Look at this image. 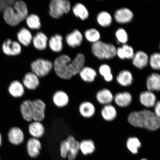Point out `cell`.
Listing matches in <instances>:
<instances>
[{
    "mask_svg": "<svg viewBox=\"0 0 160 160\" xmlns=\"http://www.w3.org/2000/svg\"><path fill=\"white\" fill-rule=\"evenodd\" d=\"M128 121L133 127L151 131H157L160 127L159 118L148 109L132 112L128 116Z\"/></svg>",
    "mask_w": 160,
    "mask_h": 160,
    "instance_id": "1",
    "label": "cell"
},
{
    "mask_svg": "<svg viewBox=\"0 0 160 160\" xmlns=\"http://www.w3.org/2000/svg\"><path fill=\"white\" fill-rule=\"evenodd\" d=\"M28 11L27 4L22 1H15L12 7L8 8L3 12L4 19L8 25L15 26L28 17Z\"/></svg>",
    "mask_w": 160,
    "mask_h": 160,
    "instance_id": "2",
    "label": "cell"
},
{
    "mask_svg": "<svg viewBox=\"0 0 160 160\" xmlns=\"http://www.w3.org/2000/svg\"><path fill=\"white\" fill-rule=\"evenodd\" d=\"M53 67L56 74L62 79L69 80L73 77L71 58L62 55L55 59Z\"/></svg>",
    "mask_w": 160,
    "mask_h": 160,
    "instance_id": "3",
    "label": "cell"
},
{
    "mask_svg": "<svg viewBox=\"0 0 160 160\" xmlns=\"http://www.w3.org/2000/svg\"><path fill=\"white\" fill-rule=\"evenodd\" d=\"M117 49L111 43L99 41L93 43L92 51L96 57L100 59H111L116 55Z\"/></svg>",
    "mask_w": 160,
    "mask_h": 160,
    "instance_id": "4",
    "label": "cell"
},
{
    "mask_svg": "<svg viewBox=\"0 0 160 160\" xmlns=\"http://www.w3.org/2000/svg\"><path fill=\"white\" fill-rule=\"evenodd\" d=\"M71 9V3L69 1L53 0L50 3L49 13L52 17L59 19L64 14L68 13Z\"/></svg>",
    "mask_w": 160,
    "mask_h": 160,
    "instance_id": "5",
    "label": "cell"
},
{
    "mask_svg": "<svg viewBox=\"0 0 160 160\" xmlns=\"http://www.w3.org/2000/svg\"><path fill=\"white\" fill-rule=\"evenodd\" d=\"M53 68V63L49 60L38 59L31 64V69L33 73L39 78L46 77L51 72Z\"/></svg>",
    "mask_w": 160,
    "mask_h": 160,
    "instance_id": "6",
    "label": "cell"
},
{
    "mask_svg": "<svg viewBox=\"0 0 160 160\" xmlns=\"http://www.w3.org/2000/svg\"><path fill=\"white\" fill-rule=\"evenodd\" d=\"M33 119L34 121H43L45 118V111L47 105L41 99L32 101Z\"/></svg>",
    "mask_w": 160,
    "mask_h": 160,
    "instance_id": "7",
    "label": "cell"
},
{
    "mask_svg": "<svg viewBox=\"0 0 160 160\" xmlns=\"http://www.w3.org/2000/svg\"><path fill=\"white\" fill-rule=\"evenodd\" d=\"M26 149L28 155L32 159L37 158L41 154L42 143L39 139L30 138L28 140Z\"/></svg>",
    "mask_w": 160,
    "mask_h": 160,
    "instance_id": "8",
    "label": "cell"
},
{
    "mask_svg": "<svg viewBox=\"0 0 160 160\" xmlns=\"http://www.w3.org/2000/svg\"><path fill=\"white\" fill-rule=\"evenodd\" d=\"M2 49L5 54L10 56L19 55L22 52L21 45L19 43L10 39H8L3 42Z\"/></svg>",
    "mask_w": 160,
    "mask_h": 160,
    "instance_id": "9",
    "label": "cell"
},
{
    "mask_svg": "<svg viewBox=\"0 0 160 160\" xmlns=\"http://www.w3.org/2000/svg\"><path fill=\"white\" fill-rule=\"evenodd\" d=\"M8 139L12 144L19 145L25 141V133L21 128L13 127L9 130L8 133Z\"/></svg>",
    "mask_w": 160,
    "mask_h": 160,
    "instance_id": "10",
    "label": "cell"
},
{
    "mask_svg": "<svg viewBox=\"0 0 160 160\" xmlns=\"http://www.w3.org/2000/svg\"><path fill=\"white\" fill-rule=\"evenodd\" d=\"M28 131L31 137L39 139L45 135V128L42 122L33 121L29 123Z\"/></svg>",
    "mask_w": 160,
    "mask_h": 160,
    "instance_id": "11",
    "label": "cell"
},
{
    "mask_svg": "<svg viewBox=\"0 0 160 160\" xmlns=\"http://www.w3.org/2000/svg\"><path fill=\"white\" fill-rule=\"evenodd\" d=\"M66 139L68 143L69 149L67 159L68 160H75L80 152L79 142L72 135L68 136Z\"/></svg>",
    "mask_w": 160,
    "mask_h": 160,
    "instance_id": "12",
    "label": "cell"
},
{
    "mask_svg": "<svg viewBox=\"0 0 160 160\" xmlns=\"http://www.w3.org/2000/svg\"><path fill=\"white\" fill-rule=\"evenodd\" d=\"M53 102L58 108H64L69 104L70 98L68 94L62 90H59L54 93L52 98Z\"/></svg>",
    "mask_w": 160,
    "mask_h": 160,
    "instance_id": "13",
    "label": "cell"
},
{
    "mask_svg": "<svg viewBox=\"0 0 160 160\" xmlns=\"http://www.w3.org/2000/svg\"><path fill=\"white\" fill-rule=\"evenodd\" d=\"M24 87L28 90L33 91L36 90L40 85L39 78L32 72L26 74L22 80Z\"/></svg>",
    "mask_w": 160,
    "mask_h": 160,
    "instance_id": "14",
    "label": "cell"
},
{
    "mask_svg": "<svg viewBox=\"0 0 160 160\" xmlns=\"http://www.w3.org/2000/svg\"><path fill=\"white\" fill-rule=\"evenodd\" d=\"M139 99L140 103L147 108L154 107L157 102V98L155 93L148 90L140 93Z\"/></svg>",
    "mask_w": 160,
    "mask_h": 160,
    "instance_id": "15",
    "label": "cell"
},
{
    "mask_svg": "<svg viewBox=\"0 0 160 160\" xmlns=\"http://www.w3.org/2000/svg\"><path fill=\"white\" fill-rule=\"evenodd\" d=\"M133 17V13L128 8H122L117 10L114 15V18L117 22L126 23L129 22Z\"/></svg>",
    "mask_w": 160,
    "mask_h": 160,
    "instance_id": "16",
    "label": "cell"
},
{
    "mask_svg": "<svg viewBox=\"0 0 160 160\" xmlns=\"http://www.w3.org/2000/svg\"><path fill=\"white\" fill-rule=\"evenodd\" d=\"M133 98L131 93L128 92H118L114 96L113 101L118 107H128L132 101Z\"/></svg>",
    "mask_w": 160,
    "mask_h": 160,
    "instance_id": "17",
    "label": "cell"
},
{
    "mask_svg": "<svg viewBox=\"0 0 160 160\" xmlns=\"http://www.w3.org/2000/svg\"><path fill=\"white\" fill-rule=\"evenodd\" d=\"M20 110L22 117L25 121L30 123L33 121L32 101H24L20 105Z\"/></svg>",
    "mask_w": 160,
    "mask_h": 160,
    "instance_id": "18",
    "label": "cell"
},
{
    "mask_svg": "<svg viewBox=\"0 0 160 160\" xmlns=\"http://www.w3.org/2000/svg\"><path fill=\"white\" fill-rule=\"evenodd\" d=\"M79 111L80 115L85 118L89 119L92 117L96 112V108L91 102H83L79 106Z\"/></svg>",
    "mask_w": 160,
    "mask_h": 160,
    "instance_id": "19",
    "label": "cell"
},
{
    "mask_svg": "<svg viewBox=\"0 0 160 160\" xmlns=\"http://www.w3.org/2000/svg\"><path fill=\"white\" fill-rule=\"evenodd\" d=\"M8 92L10 95L13 98H18L23 97L25 93V88L21 82L15 80L10 83Z\"/></svg>",
    "mask_w": 160,
    "mask_h": 160,
    "instance_id": "20",
    "label": "cell"
},
{
    "mask_svg": "<svg viewBox=\"0 0 160 160\" xmlns=\"http://www.w3.org/2000/svg\"><path fill=\"white\" fill-rule=\"evenodd\" d=\"M96 98L100 104L105 105L111 104L113 101L114 96L110 90L104 88L97 92Z\"/></svg>",
    "mask_w": 160,
    "mask_h": 160,
    "instance_id": "21",
    "label": "cell"
},
{
    "mask_svg": "<svg viewBox=\"0 0 160 160\" xmlns=\"http://www.w3.org/2000/svg\"><path fill=\"white\" fill-rule=\"evenodd\" d=\"M68 44L72 48H75L81 45L83 41V36L81 32L75 29L66 36Z\"/></svg>",
    "mask_w": 160,
    "mask_h": 160,
    "instance_id": "22",
    "label": "cell"
},
{
    "mask_svg": "<svg viewBox=\"0 0 160 160\" xmlns=\"http://www.w3.org/2000/svg\"><path fill=\"white\" fill-rule=\"evenodd\" d=\"M149 58L147 53L139 51L135 53L132 58V63L136 67L142 69L147 67L149 63Z\"/></svg>",
    "mask_w": 160,
    "mask_h": 160,
    "instance_id": "23",
    "label": "cell"
},
{
    "mask_svg": "<svg viewBox=\"0 0 160 160\" xmlns=\"http://www.w3.org/2000/svg\"><path fill=\"white\" fill-rule=\"evenodd\" d=\"M118 112L114 106L111 104L103 106L101 111V115L103 119L107 122L114 121L117 117Z\"/></svg>",
    "mask_w": 160,
    "mask_h": 160,
    "instance_id": "24",
    "label": "cell"
},
{
    "mask_svg": "<svg viewBox=\"0 0 160 160\" xmlns=\"http://www.w3.org/2000/svg\"><path fill=\"white\" fill-rule=\"evenodd\" d=\"M80 152L85 156L92 154L96 148L94 142L91 139H84L79 142Z\"/></svg>",
    "mask_w": 160,
    "mask_h": 160,
    "instance_id": "25",
    "label": "cell"
},
{
    "mask_svg": "<svg viewBox=\"0 0 160 160\" xmlns=\"http://www.w3.org/2000/svg\"><path fill=\"white\" fill-rule=\"evenodd\" d=\"M148 91L159 92L160 90V76L157 73H152L147 78L146 82Z\"/></svg>",
    "mask_w": 160,
    "mask_h": 160,
    "instance_id": "26",
    "label": "cell"
},
{
    "mask_svg": "<svg viewBox=\"0 0 160 160\" xmlns=\"http://www.w3.org/2000/svg\"><path fill=\"white\" fill-rule=\"evenodd\" d=\"M117 81L120 85L124 87H128L133 83V75L129 71L123 70L120 72L117 76Z\"/></svg>",
    "mask_w": 160,
    "mask_h": 160,
    "instance_id": "27",
    "label": "cell"
},
{
    "mask_svg": "<svg viewBox=\"0 0 160 160\" xmlns=\"http://www.w3.org/2000/svg\"><path fill=\"white\" fill-rule=\"evenodd\" d=\"M48 41L47 36L42 32H38L32 39L34 46L39 51H42L47 48Z\"/></svg>",
    "mask_w": 160,
    "mask_h": 160,
    "instance_id": "28",
    "label": "cell"
},
{
    "mask_svg": "<svg viewBox=\"0 0 160 160\" xmlns=\"http://www.w3.org/2000/svg\"><path fill=\"white\" fill-rule=\"evenodd\" d=\"M140 140L137 137H130L126 142V146L128 151L133 155H137L142 147Z\"/></svg>",
    "mask_w": 160,
    "mask_h": 160,
    "instance_id": "29",
    "label": "cell"
},
{
    "mask_svg": "<svg viewBox=\"0 0 160 160\" xmlns=\"http://www.w3.org/2000/svg\"><path fill=\"white\" fill-rule=\"evenodd\" d=\"M85 58L83 54H78L72 61H71L72 69L73 76L79 74L84 66Z\"/></svg>",
    "mask_w": 160,
    "mask_h": 160,
    "instance_id": "30",
    "label": "cell"
},
{
    "mask_svg": "<svg viewBox=\"0 0 160 160\" xmlns=\"http://www.w3.org/2000/svg\"><path fill=\"white\" fill-rule=\"evenodd\" d=\"M80 77L86 82L91 83L95 81L97 73L95 69L89 67H84L79 73Z\"/></svg>",
    "mask_w": 160,
    "mask_h": 160,
    "instance_id": "31",
    "label": "cell"
},
{
    "mask_svg": "<svg viewBox=\"0 0 160 160\" xmlns=\"http://www.w3.org/2000/svg\"><path fill=\"white\" fill-rule=\"evenodd\" d=\"M63 38L59 34H55L49 40V45L50 49L55 52H58L62 50Z\"/></svg>",
    "mask_w": 160,
    "mask_h": 160,
    "instance_id": "32",
    "label": "cell"
},
{
    "mask_svg": "<svg viewBox=\"0 0 160 160\" xmlns=\"http://www.w3.org/2000/svg\"><path fill=\"white\" fill-rule=\"evenodd\" d=\"M18 39L22 45L27 47L31 43L33 38L28 30L22 28L17 33Z\"/></svg>",
    "mask_w": 160,
    "mask_h": 160,
    "instance_id": "33",
    "label": "cell"
},
{
    "mask_svg": "<svg viewBox=\"0 0 160 160\" xmlns=\"http://www.w3.org/2000/svg\"><path fill=\"white\" fill-rule=\"evenodd\" d=\"M74 14L82 20L87 19L89 16V13L87 8L82 4L77 3L73 8Z\"/></svg>",
    "mask_w": 160,
    "mask_h": 160,
    "instance_id": "34",
    "label": "cell"
},
{
    "mask_svg": "<svg viewBox=\"0 0 160 160\" xmlns=\"http://www.w3.org/2000/svg\"><path fill=\"white\" fill-rule=\"evenodd\" d=\"M97 19L99 24L103 27H109L112 22V18L111 15L106 11L100 12L98 14Z\"/></svg>",
    "mask_w": 160,
    "mask_h": 160,
    "instance_id": "35",
    "label": "cell"
},
{
    "mask_svg": "<svg viewBox=\"0 0 160 160\" xmlns=\"http://www.w3.org/2000/svg\"><path fill=\"white\" fill-rule=\"evenodd\" d=\"M26 22L30 29H39L41 27V23L39 17L37 15L32 14L26 19Z\"/></svg>",
    "mask_w": 160,
    "mask_h": 160,
    "instance_id": "36",
    "label": "cell"
},
{
    "mask_svg": "<svg viewBox=\"0 0 160 160\" xmlns=\"http://www.w3.org/2000/svg\"><path fill=\"white\" fill-rule=\"evenodd\" d=\"M85 36L88 41L93 43L99 41L101 38V35L99 32L95 28L87 30L85 32Z\"/></svg>",
    "mask_w": 160,
    "mask_h": 160,
    "instance_id": "37",
    "label": "cell"
},
{
    "mask_svg": "<svg viewBox=\"0 0 160 160\" xmlns=\"http://www.w3.org/2000/svg\"><path fill=\"white\" fill-rule=\"evenodd\" d=\"M99 72L103 76L106 81L110 82L113 79V75L111 72V68L108 65L103 64L100 66Z\"/></svg>",
    "mask_w": 160,
    "mask_h": 160,
    "instance_id": "38",
    "label": "cell"
},
{
    "mask_svg": "<svg viewBox=\"0 0 160 160\" xmlns=\"http://www.w3.org/2000/svg\"><path fill=\"white\" fill-rule=\"evenodd\" d=\"M149 62L153 69L159 70L160 69V55L159 53H154L150 56Z\"/></svg>",
    "mask_w": 160,
    "mask_h": 160,
    "instance_id": "39",
    "label": "cell"
},
{
    "mask_svg": "<svg viewBox=\"0 0 160 160\" xmlns=\"http://www.w3.org/2000/svg\"><path fill=\"white\" fill-rule=\"evenodd\" d=\"M116 37L119 43H123V44H126L128 40L127 32L123 28H119L117 30L116 32Z\"/></svg>",
    "mask_w": 160,
    "mask_h": 160,
    "instance_id": "40",
    "label": "cell"
},
{
    "mask_svg": "<svg viewBox=\"0 0 160 160\" xmlns=\"http://www.w3.org/2000/svg\"><path fill=\"white\" fill-rule=\"evenodd\" d=\"M69 154L68 143L67 139H64L60 143L59 146V154L60 157L63 159L67 158Z\"/></svg>",
    "mask_w": 160,
    "mask_h": 160,
    "instance_id": "41",
    "label": "cell"
},
{
    "mask_svg": "<svg viewBox=\"0 0 160 160\" xmlns=\"http://www.w3.org/2000/svg\"><path fill=\"white\" fill-rule=\"evenodd\" d=\"M125 59H132L135 55L133 48L126 44H123L122 47Z\"/></svg>",
    "mask_w": 160,
    "mask_h": 160,
    "instance_id": "42",
    "label": "cell"
},
{
    "mask_svg": "<svg viewBox=\"0 0 160 160\" xmlns=\"http://www.w3.org/2000/svg\"><path fill=\"white\" fill-rule=\"evenodd\" d=\"M15 2L14 0H0V12H3L8 8L12 7Z\"/></svg>",
    "mask_w": 160,
    "mask_h": 160,
    "instance_id": "43",
    "label": "cell"
},
{
    "mask_svg": "<svg viewBox=\"0 0 160 160\" xmlns=\"http://www.w3.org/2000/svg\"><path fill=\"white\" fill-rule=\"evenodd\" d=\"M154 111L153 113H154L156 117L159 118H160V102L159 101H158L156 103L154 107Z\"/></svg>",
    "mask_w": 160,
    "mask_h": 160,
    "instance_id": "44",
    "label": "cell"
},
{
    "mask_svg": "<svg viewBox=\"0 0 160 160\" xmlns=\"http://www.w3.org/2000/svg\"><path fill=\"white\" fill-rule=\"evenodd\" d=\"M2 145V137L1 133H0V147H1Z\"/></svg>",
    "mask_w": 160,
    "mask_h": 160,
    "instance_id": "45",
    "label": "cell"
},
{
    "mask_svg": "<svg viewBox=\"0 0 160 160\" xmlns=\"http://www.w3.org/2000/svg\"><path fill=\"white\" fill-rule=\"evenodd\" d=\"M139 160H149L148 159L145 158H143L140 159Z\"/></svg>",
    "mask_w": 160,
    "mask_h": 160,
    "instance_id": "46",
    "label": "cell"
},
{
    "mask_svg": "<svg viewBox=\"0 0 160 160\" xmlns=\"http://www.w3.org/2000/svg\"><path fill=\"white\" fill-rule=\"evenodd\" d=\"M0 160H1V158H0Z\"/></svg>",
    "mask_w": 160,
    "mask_h": 160,
    "instance_id": "47",
    "label": "cell"
}]
</instances>
